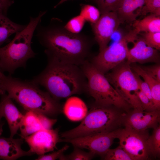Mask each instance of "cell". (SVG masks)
<instances>
[{
	"label": "cell",
	"instance_id": "cell-43",
	"mask_svg": "<svg viewBox=\"0 0 160 160\" xmlns=\"http://www.w3.org/2000/svg\"><path fill=\"white\" fill-rule=\"evenodd\" d=\"M96 2L98 0H94Z\"/></svg>",
	"mask_w": 160,
	"mask_h": 160
},
{
	"label": "cell",
	"instance_id": "cell-37",
	"mask_svg": "<svg viewBox=\"0 0 160 160\" xmlns=\"http://www.w3.org/2000/svg\"><path fill=\"white\" fill-rule=\"evenodd\" d=\"M3 8L4 13L6 15L8 9L13 3L11 0H0Z\"/></svg>",
	"mask_w": 160,
	"mask_h": 160
},
{
	"label": "cell",
	"instance_id": "cell-1",
	"mask_svg": "<svg viewBox=\"0 0 160 160\" xmlns=\"http://www.w3.org/2000/svg\"><path fill=\"white\" fill-rule=\"evenodd\" d=\"M37 25L36 36L46 49L47 56L64 63L80 66L90 60L94 38L83 33H74L68 30L63 22L52 18L49 23Z\"/></svg>",
	"mask_w": 160,
	"mask_h": 160
},
{
	"label": "cell",
	"instance_id": "cell-35",
	"mask_svg": "<svg viewBox=\"0 0 160 160\" xmlns=\"http://www.w3.org/2000/svg\"><path fill=\"white\" fill-rule=\"evenodd\" d=\"M134 73L138 84L140 90L142 91L153 102L151 91L149 86L145 81L141 79L140 76L135 72Z\"/></svg>",
	"mask_w": 160,
	"mask_h": 160
},
{
	"label": "cell",
	"instance_id": "cell-18",
	"mask_svg": "<svg viewBox=\"0 0 160 160\" xmlns=\"http://www.w3.org/2000/svg\"><path fill=\"white\" fill-rule=\"evenodd\" d=\"M134 72L142 77L150 89L152 101L156 110L160 109V82L148 74L142 68L135 63L130 64Z\"/></svg>",
	"mask_w": 160,
	"mask_h": 160
},
{
	"label": "cell",
	"instance_id": "cell-40",
	"mask_svg": "<svg viewBox=\"0 0 160 160\" xmlns=\"http://www.w3.org/2000/svg\"><path fill=\"white\" fill-rule=\"evenodd\" d=\"M68 0H60V1L57 4H56L54 8H56L59 5L62 4L63 3Z\"/></svg>",
	"mask_w": 160,
	"mask_h": 160
},
{
	"label": "cell",
	"instance_id": "cell-4",
	"mask_svg": "<svg viewBox=\"0 0 160 160\" xmlns=\"http://www.w3.org/2000/svg\"><path fill=\"white\" fill-rule=\"evenodd\" d=\"M46 11L40 12L37 17H31L25 27L16 33L13 39L5 46L0 47V66L10 74L20 67H25L28 59L36 54L31 46L35 30Z\"/></svg>",
	"mask_w": 160,
	"mask_h": 160
},
{
	"label": "cell",
	"instance_id": "cell-28",
	"mask_svg": "<svg viewBox=\"0 0 160 160\" xmlns=\"http://www.w3.org/2000/svg\"><path fill=\"white\" fill-rule=\"evenodd\" d=\"M86 21L83 17L79 15L71 19L65 25V27L70 32L78 33L82 30Z\"/></svg>",
	"mask_w": 160,
	"mask_h": 160
},
{
	"label": "cell",
	"instance_id": "cell-19",
	"mask_svg": "<svg viewBox=\"0 0 160 160\" xmlns=\"http://www.w3.org/2000/svg\"><path fill=\"white\" fill-rule=\"evenodd\" d=\"M19 129L23 138L44 129L36 112L31 111H27L24 115Z\"/></svg>",
	"mask_w": 160,
	"mask_h": 160
},
{
	"label": "cell",
	"instance_id": "cell-41",
	"mask_svg": "<svg viewBox=\"0 0 160 160\" xmlns=\"http://www.w3.org/2000/svg\"><path fill=\"white\" fill-rule=\"evenodd\" d=\"M4 75L2 73L0 66V79Z\"/></svg>",
	"mask_w": 160,
	"mask_h": 160
},
{
	"label": "cell",
	"instance_id": "cell-2",
	"mask_svg": "<svg viewBox=\"0 0 160 160\" xmlns=\"http://www.w3.org/2000/svg\"><path fill=\"white\" fill-rule=\"evenodd\" d=\"M47 56L46 67L31 81L45 88L57 101L87 92V80L80 66L64 63L53 57Z\"/></svg>",
	"mask_w": 160,
	"mask_h": 160
},
{
	"label": "cell",
	"instance_id": "cell-13",
	"mask_svg": "<svg viewBox=\"0 0 160 160\" xmlns=\"http://www.w3.org/2000/svg\"><path fill=\"white\" fill-rule=\"evenodd\" d=\"M59 130L42 129L23 138L28 145L29 151L39 155L53 151L59 142Z\"/></svg>",
	"mask_w": 160,
	"mask_h": 160
},
{
	"label": "cell",
	"instance_id": "cell-8",
	"mask_svg": "<svg viewBox=\"0 0 160 160\" xmlns=\"http://www.w3.org/2000/svg\"><path fill=\"white\" fill-rule=\"evenodd\" d=\"M139 34L138 31L134 28L99 52L90 61L99 70L106 74L126 60L129 50L128 44L133 43Z\"/></svg>",
	"mask_w": 160,
	"mask_h": 160
},
{
	"label": "cell",
	"instance_id": "cell-44",
	"mask_svg": "<svg viewBox=\"0 0 160 160\" xmlns=\"http://www.w3.org/2000/svg\"><path fill=\"white\" fill-rule=\"evenodd\" d=\"M1 88V85L0 84V89Z\"/></svg>",
	"mask_w": 160,
	"mask_h": 160
},
{
	"label": "cell",
	"instance_id": "cell-6",
	"mask_svg": "<svg viewBox=\"0 0 160 160\" xmlns=\"http://www.w3.org/2000/svg\"><path fill=\"white\" fill-rule=\"evenodd\" d=\"M87 81V92L97 104L114 106L129 112L131 106L125 101L109 83L105 74L87 60L80 65Z\"/></svg>",
	"mask_w": 160,
	"mask_h": 160
},
{
	"label": "cell",
	"instance_id": "cell-42",
	"mask_svg": "<svg viewBox=\"0 0 160 160\" xmlns=\"http://www.w3.org/2000/svg\"><path fill=\"white\" fill-rule=\"evenodd\" d=\"M151 0H145V4L146 3H147L151 1Z\"/></svg>",
	"mask_w": 160,
	"mask_h": 160
},
{
	"label": "cell",
	"instance_id": "cell-7",
	"mask_svg": "<svg viewBox=\"0 0 160 160\" xmlns=\"http://www.w3.org/2000/svg\"><path fill=\"white\" fill-rule=\"evenodd\" d=\"M112 70L105 74L110 84L134 109L144 111L137 94L140 89L130 64L124 61Z\"/></svg>",
	"mask_w": 160,
	"mask_h": 160
},
{
	"label": "cell",
	"instance_id": "cell-31",
	"mask_svg": "<svg viewBox=\"0 0 160 160\" xmlns=\"http://www.w3.org/2000/svg\"><path fill=\"white\" fill-rule=\"evenodd\" d=\"M137 95L142 104L144 111H150L156 110L153 102L141 90L137 92Z\"/></svg>",
	"mask_w": 160,
	"mask_h": 160
},
{
	"label": "cell",
	"instance_id": "cell-38",
	"mask_svg": "<svg viewBox=\"0 0 160 160\" xmlns=\"http://www.w3.org/2000/svg\"><path fill=\"white\" fill-rule=\"evenodd\" d=\"M2 116L1 115L0 110V135H1L3 132L2 127L4 125V123L1 120V118Z\"/></svg>",
	"mask_w": 160,
	"mask_h": 160
},
{
	"label": "cell",
	"instance_id": "cell-21",
	"mask_svg": "<svg viewBox=\"0 0 160 160\" xmlns=\"http://www.w3.org/2000/svg\"><path fill=\"white\" fill-rule=\"evenodd\" d=\"M132 25L139 33L141 32H160V16L151 14L142 20H136Z\"/></svg>",
	"mask_w": 160,
	"mask_h": 160
},
{
	"label": "cell",
	"instance_id": "cell-33",
	"mask_svg": "<svg viewBox=\"0 0 160 160\" xmlns=\"http://www.w3.org/2000/svg\"><path fill=\"white\" fill-rule=\"evenodd\" d=\"M141 67L148 74L160 82V65L159 63L152 66Z\"/></svg>",
	"mask_w": 160,
	"mask_h": 160
},
{
	"label": "cell",
	"instance_id": "cell-23",
	"mask_svg": "<svg viewBox=\"0 0 160 160\" xmlns=\"http://www.w3.org/2000/svg\"><path fill=\"white\" fill-rule=\"evenodd\" d=\"M147 143L151 156L159 157L160 155V126L153 129L152 135L149 136Z\"/></svg>",
	"mask_w": 160,
	"mask_h": 160
},
{
	"label": "cell",
	"instance_id": "cell-27",
	"mask_svg": "<svg viewBox=\"0 0 160 160\" xmlns=\"http://www.w3.org/2000/svg\"><path fill=\"white\" fill-rule=\"evenodd\" d=\"M103 157L105 160H132L120 145L115 148L109 149Z\"/></svg>",
	"mask_w": 160,
	"mask_h": 160
},
{
	"label": "cell",
	"instance_id": "cell-12",
	"mask_svg": "<svg viewBox=\"0 0 160 160\" xmlns=\"http://www.w3.org/2000/svg\"><path fill=\"white\" fill-rule=\"evenodd\" d=\"M160 110L148 111L134 109L132 111L125 113L122 125L124 127L134 131L143 132L150 128L153 129L159 125Z\"/></svg>",
	"mask_w": 160,
	"mask_h": 160
},
{
	"label": "cell",
	"instance_id": "cell-15",
	"mask_svg": "<svg viewBox=\"0 0 160 160\" xmlns=\"http://www.w3.org/2000/svg\"><path fill=\"white\" fill-rule=\"evenodd\" d=\"M1 96L0 110L2 116L7 122L10 131V137L13 138L17 133L24 115L17 108L12 99L4 91L0 90Z\"/></svg>",
	"mask_w": 160,
	"mask_h": 160
},
{
	"label": "cell",
	"instance_id": "cell-11",
	"mask_svg": "<svg viewBox=\"0 0 160 160\" xmlns=\"http://www.w3.org/2000/svg\"><path fill=\"white\" fill-rule=\"evenodd\" d=\"M121 23L116 12H111L101 14L95 23L91 24L94 39L99 45V52L108 46L112 36Z\"/></svg>",
	"mask_w": 160,
	"mask_h": 160
},
{
	"label": "cell",
	"instance_id": "cell-34",
	"mask_svg": "<svg viewBox=\"0 0 160 160\" xmlns=\"http://www.w3.org/2000/svg\"><path fill=\"white\" fill-rule=\"evenodd\" d=\"M44 129H51L53 126L57 121V119H51L43 114L36 112Z\"/></svg>",
	"mask_w": 160,
	"mask_h": 160
},
{
	"label": "cell",
	"instance_id": "cell-16",
	"mask_svg": "<svg viewBox=\"0 0 160 160\" xmlns=\"http://www.w3.org/2000/svg\"><path fill=\"white\" fill-rule=\"evenodd\" d=\"M23 142L20 139L0 137V159L14 160L33 154L29 151H26L22 149Z\"/></svg>",
	"mask_w": 160,
	"mask_h": 160
},
{
	"label": "cell",
	"instance_id": "cell-10",
	"mask_svg": "<svg viewBox=\"0 0 160 160\" xmlns=\"http://www.w3.org/2000/svg\"><path fill=\"white\" fill-rule=\"evenodd\" d=\"M118 129L107 133L71 139H60L59 142L70 143L74 146L87 149L103 157L110 149L114 140L117 138Z\"/></svg>",
	"mask_w": 160,
	"mask_h": 160
},
{
	"label": "cell",
	"instance_id": "cell-30",
	"mask_svg": "<svg viewBox=\"0 0 160 160\" xmlns=\"http://www.w3.org/2000/svg\"><path fill=\"white\" fill-rule=\"evenodd\" d=\"M148 13L160 16V0H152L146 3L143 7L140 14L145 15Z\"/></svg>",
	"mask_w": 160,
	"mask_h": 160
},
{
	"label": "cell",
	"instance_id": "cell-29",
	"mask_svg": "<svg viewBox=\"0 0 160 160\" xmlns=\"http://www.w3.org/2000/svg\"><path fill=\"white\" fill-rule=\"evenodd\" d=\"M146 44L158 50L160 49V32H143L141 34Z\"/></svg>",
	"mask_w": 160,
	"mask_h": 160
},
{
	"label": "cell",
	"instance_id": "cell-9",
	"mask_svg": "<svg viewBox=\"0 0 160 160\" xmlns=\"http://www.w3.org/2000/svg\"><path fill=\"white\" fill-rule=\"evenodd\" d=\"M149 136L148 130L138 132L124 127L118 129L117 138L119 140V145L132 160H145L151 156L147 143Z\"/></svg>",
	"mask_w": 160,
	"mask_h": 160
},
{
	"label": "cell",
	"instance_id": "cell-14",
	"mask_svg": "<svg viewBox=\"0 0 160 160\" xmlns=\"http://www.w3.org/2000/svg\"><path fill=\"white\" fill-rule=\"evenodd\" d=\"M133 43L134 46L129 49L126 59L128 63L130 64L135 63H159V50L148 45L141 37L138 36Z\"/></svg>",
	"mask_w": 160,
	"mask_h": 160
},
{
	"label": "cell",
	"instance_id": "cell-20",
	"mask_svg": "<svg viewBox=\"0 0 160 160\" xmlns=\"http://www.w3.org/2000/svg\"><path fill=\"white\" fill-rule=\"evenodd\" d=\"M26 26V25L19 24L13 22L5 14L0 16V47L4 43L8 41L10 36L21 31Z\"/></svg>",
	"mask_w": 160,
	"mask_h": 160
},
{
	"label": "cell",
	"instance_id": "cell-3",
	"mask_svg": "<svg viewBox=\"0 0 160 160\" xmlns=\"http://www.w3.org/2000/svg\"><path fill=\"white\" fill-rule=\"evenodd\" d=\"M0 90L7 92L12 99L16 101L25 110L54 116L61 111L58 101L47 92L41 90L33 82L20 80L10 75L0 79Z\"/></svg>",
	"mask_w": 160,
	"mask_h": 160
},
{
	"label": "cell",
	"instance_id": "cell-17",
	"mask_svg": "<svg viewBox=\"0 0 160 160\" xmlns=\"http://www.w3.org/2000/svg\"><path fill=\"white\" fill-rule=\"evenodd\" d=\"M63 111L69 119L77 121L84 118L88 112V109L85 103L81 99L72 96L69 97L66 100Z\"/></svg>",
	"mask_w": 160,
	"mask_h": 160
},
{
	"label": "cell",
	"instance_id": "cell-26",
	"mask_svg": "<svg viewBox=\"0 0 160 160\" xmlns=\"http://www.w3.org/2000/svg\"><path fill=\"white\" fill-rule=\"evenodd\" d=\"M95 154L92 152L84 151L80 148L74 146L73 151L67 155H63L59 158L60 160H89L92 159Z\"/></svg>",
	"mask_w": 160,
	"mask_h": 160
},
{
	"label": "cell",
	"instance_id": "cell-36",
	"mask_svg": "<svg viewBox=\"0 0 160 160\" xmlns=\"http://www.w3.org/2000/svg\"><path fill=\"white\" fill-rule=\"evenodd\" d=\"M136 9L139 15L141 9L145 3V0H134Z\"/></svg>",
	"mask_w": 160,
	"mask_h": 160
},
{
	"label": "cell",
	"instance_id": "cell-32",
	"mask_svg": "<svg viewBox=\"0 0 160 160\" xmlns=\"http://www.w3.org/2000/svg\"><path fill=\"white\" fill-rule=\"evenodd\" d=\"M69 146L65 145L57 151L47 155L43 154L39 155L36 159L37 160H54L59 159L63 154L67 150Z\"/></svg>",
	"mask_w": 160,
	"mask_h": 160
},
{
	"label": "cell",
	"instance_id": "cell-39",
	"mask_svg": "<svg viewBox=\"0 0 160 160\" xmlns=\"http://www.w3.org/2000/svg\"><path fill=\"white\" fill-rule=\"evenodd\" d=\"M3 14H4L2 5L0 1V16Z\"/></svg>",
	"mask_w": 160,
	"mask_h": 160
},
{
	"label": "cell",
	"instance_id": "cell-25",
	"mask_svg": "<svg viewBox=\"0 0 160 160\" xmlns=\"http://www.w3.org/2000/svg\"><path fill=\"white\" fill-rule=\"evenodd\" d=\"M124 0H98L97 2L100 14L111 12H116Z\"/></svg>",
	"mask_w": 160,
	"mask_h": 160
},
{
	"label": "cell",
	"instance_id": "cell-5",
	"mask_svg": "<svg viewBox=\"0 0 160 160\" xmlns=\"http://www.w3.org/2000/svg\"><path fill=\"white\" fill-rule=\"evenodd\" d=\"M112 106H103L94 103L81 124L60 135L66 139L108 133L117 129L122 125V113Z\"/></svg>",
	"mask_w": 160,
	"mask_h": 160
},
{
	"label": "cell",
	"instance_id": "cell-22",
	"mask_svg": "<svg viewBox=\"0 0 160 160\" xmlns=\"http://www.w3.org/2000/svg\"><path fill=\"white\" fill-rule=\"evenodd\" d=\"M116 12L121 23L125 22H133L139 15L136 11L134 0H124Z\"/></svg>",
	"mask_w": 160,
	"mask_h": 160
},
{
	"label": "cell",
	"instance_id": "cell-24",
	"mask_svg": "<svg viewBox=\"0 0 160 160\" xmlns=\"http://www.w3.org/2000/svg\"><path fill=\"white\" fill-rule=\"evenodd\" d=\"M100 14L98 9L93 6L89 4H82L81 6L79 15L90 24L95 23L99 19Z\"/></svg>",
	"mask_w": 160,
	"mask_h": 160
}]
</instances>
